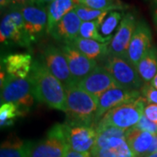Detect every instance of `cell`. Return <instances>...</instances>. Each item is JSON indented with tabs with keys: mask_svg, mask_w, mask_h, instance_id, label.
Listing matches in <instances>:
<instances>
[{
	"mask_svg": "<svg viewBox=\"0 0 157 157\" xmlns=\"http://www.w3.org/2000/svg\"><path fill=\"white\" fill-rule=\"evenodd\" d=\"M34 97L50 108L67 112V92L64 85L49 72L42 61L35 60L30 73Z\"/></svg>",
	"mask_w": 157,
	"mask_h": 157,
	"instance_id": "obj_1",
	"label": "cell"
},
{
	"mask_svg": "<svg viewBox=\"0 0 157 157\" xmlns=\"http://www.w3.org/2000/svg\"><path fill=\"white\" fill-rule=\"evenodd\" d=\"M67 92V122L76 125L91 126L94 123V117L98 109L99 98L92 95L85 90L73 84Z\"/></svg>",
	"mask_w": 157,
	"mask_h": 157,
	"instance_id": "obj_2",
	"label": "cell"
},
{
	"mask_svg": "<svg viewBox=\"0 0 157 157\" xmlns=\"http://www.w3.org/2000/svg\"><path fill=\"white\" fill-rule=\"evenodd\" d=\"M97 140L91 157H134L126 140V130L96 125Z\"/></svg>",
	"mask_w": 157,
	"mask_h": 157,
	"instance_id": "obj_3",
	"label": "cell"
},
{
	"mask_svg": "<svg viewBox=\"0 0 157 157\" xmlns=\"http://www.w3.org/2000/svg\"><path fill=\"white\" fill-rule=\"evenodd\" d=\"M25 157H64L68 149L64 124H56L46 137L38 141H26Z\"/></svg>",
	"mask_w": 157,
	"mask_h": 157,
	"instance_id": "obj_4",
	"label": "cell"
},
{
	"mask_svg": "<svg viewBox=\"0 0 157 157\" xmlns=\"http://www.w3.org/2000/svg\"><path fill=\"white\" fill-rule=\"evenodd\" d=\"M34 100L33 84L30 76L20 78L6 75L1 82V104L14 103L26 113L33 107Z\"/></svg>",
	"mask_w": 157,
	"mask_h": 157,
	"instance_id": "obj_5",
	"label": "cell"
},
{
	"mask_svg": "<svg viewBox=\"0 0 157 157\" xmlns=\"http://www.w3.org/2000/svg\"><path fill=\"white\" fill-rule=\"evenodd\" d=\"M146 103V100L140 96L135 101L114 107L104 114L96 125L112 126L128 131L139 122L143 115Z\"/></svg>",
	"mask_w": 157,
	"mask_h": 157,
	"instance_id": "obj_6",
	"label": "cell"
},
{
	"mask_svg": "<svg viewBox=\"0 0 157 157\" xmlns=\"http://www.w3.org/2000/svg\"><path fill=\"white\" fill-rule=\"evenodd\" d=\"M103 67L112 75L121 87L139 90L143 86V80L137 72V69L125 57L107 56Z\"/></svg>",
	"mask_w": 157,
	"mask_h": 157,
	"instance_id": "obj_7",
	"label": "cell"
},
{
	"mask_svg": "<svg viewBox=\"0 0 157 157\" xmlns=\"http://www.w3.org/2000/svg\"><path fill=\"white\" fill-rule=\"evenodd\" d=\"M0 41L2 44H11L27 47L31 41L26 34L24 19L19 9H10L1 20Z\"/></svg>",
	"mask_w": 157,
	"mask_h": 157,
	"instance_id": "obj_8",
	"label": "cell"
},
{
	"mask_svg": "<svg viewBox=\"0 0 157 157\" xmlns=\"http://www.w3.org/2000/svg\"><path fill=\"white\" fill-rule=\"evenodd\" d=\"M24 19L26 34L31 43L38 41L45 33H47V10L45 7L34 4L19 8Z\"/></svg>",
	"mask_w": 157,
	"mask_h": 157,
	"instance_id": "obj_9",
	"label": "cell"
},
{
	"mask_svg": "<svg viewBox=\"0 0 157 157\" xmlns=\"http://www.w3.org/2000/svg\"><path fill=\"white\" fill-rule=\"evenodd\" d=\"M42 62L53 76H55L65 88L75 84L71 74L68 62L62 52L54 45H49L45 48L42 54Z\"/></svg>",
	"mask_w": 157,
	"mask_h": 157,
	"instance_id": "obj_10",
	"label": "cell"
},
{
	"mask_svg": "<svg viewBox=\"0 0 157 157\" xmlns=\"http://www.w3.org/2000/svg\"><path fill=\"white\" fill-rule=\"evenodd\" d=\"M141 94L139 90L127 89L124 87H114L106 91L99 97V105L94 117V123L97 124L101 118L109 110L140 98Z\"/></svg>",
	"mask_w": 157,
	"mask_h": 157,
	"instance_id": "obj_11",
	"label": "cell"
},
{
	"mask_svg": "<svg viewBox=\"0 0 157 157\" xmlns=\"http://www.w3.org/2000/svg\"><path fill=\"white\" fill-rule=\"evenodd\" d=\"M68 147L80 153H91L97 140L96 129L91 126L65 123Z\"/></svg>",
	"mask_w": 157,
	"mask_h": 157,
	"instance_id": "obj_12",
	"label": "cell"
},
{
	"mask_svg": "<svg viewBox=\"0 0 157 157\" xmlns=\"http://www.w3.org/2000/svg\"><path fill=\"white\" fill-rule=\"evenodd\" d=\"M152 33L148 25L144 20L137 22V25L130 41L126 54L127 60L135 68L140 60L151 49Z\"/></svg>",
	"mask_w": 157,
	"mask_h": 157,
	"instance_id": "obj_13",
	"label": "cell"
},
{
	"mask_svg": "<svg viewBox=\"0 0 157 157\" xmlns=\"http://www.w3.org/2000/svg\"><path fill=\"white\" fill-rule=\"evenodd\" d=\"M136 25L137 22L135 16L132 13H127L108 45L107 56L126 57Z\"/></svg>",
	"mask_w": 157,
	"mask_h": 157,
	"instance_id": "obj_14",
	"label": "cell"
},
{
	"mask_svg": "<svg viewBox=\"0 0 157 157\" xmlns=\"http://www.w3.org/2000/svg\"><path fill=\"white\" fill-rule=\"evenodd\" d=\"M61 51L67 60L70 72L76 85L98 67L96 60L90 59L73 45H62Z\"/></svg>",
	"mask_w": 157,
	"mask_h": 157,
	"instance_id": "obj_15",
	"label": "cell"
},
{
	"mask_svg": "<svg viewBox=\"0 0 157 157\" xmlns=\"http://www.w3.org/2000/svg\"><path fill=\"white\" fill-rule=\"evenodd\" d=\"M77 86L98 98L107 90L121 86L105 68L99 66L86 78L80 80Z\"/></svg>",
	"mask_w": 157,
	"mask_h": 157,
	"instance_id": "obj_16",
	"label": "cell"
},
{
	"mask_svg": "<svg viewBox=\"0 0 157 157\" xmlns=\"http://www.w3.org/2000/svg\"><path fill=\"white\" fill-rule=\"evenodd\" d=\"M82 21L74 10L68 12L51 31L52 37L58 41L71 45L79 35Z\"/></svg>",
	"mask_w": 157,
	"mask_h": 157,
	"instance_id": "obj_17",
	"label": "cell"
},
{
	"mask_svg": "<svg viewBox=\"0 0 157 157\" xmlns=\"http://www.w3.org/2000/svg\"><path fill=\"white\" fill-rule=\"evenodd\" d=\"M7 74L16 78L28 77L33 68V57L29 53H13L2 59Z\"/></svg>",
	"mask_w": 157,
	"mask_h": 157,
	"instance_id": "obj_18",
	"label": "cell"
},
{
	"mask_svg": "<svg viewBox=\"0 0 157 157\" xmlns=\"http://www.w3.org/2000/svg\"><path fill=\"white\" fill-rule=\"evenodd\" d=\"M153 139V134L140 130L135 127L126 132V140L134 157L147 156Z\"/></svg>",
	"mask_w": 157,
	"mask_h": 157,
	"instance_id": "obj_19",
	"label": "cell"
},
{
	"mask_svg": "<svg viewBox=\"0 0 157 157\" xmlns=\"http://www.w3.org/2000/svg\"><path fill=\"white\" fill-rule=\"evenodd\" d=\"M108 45L109 43L103 44L96 40L84 39L81 37H78L71 44V45L83 53L85 56L93 60H97L103 57L107 56Z\"/></svg>",
	"mask_w": 157,
	"mask_h": 157,
	"instance_id": "obj_20",
	"label": "cell"
},
{
	"mask_svg": "<svg viewBox=\"0 0 157 157\" xmlns=\"http://www.w3.org/2000/svg\"><path fill=\"white\" fill-rule=\"evenodd\" d=\"M74 6L73 0H54L46 7L48 17L47 33H50L51 31L68 12L73 11Z\"/></svg>",
	"mask_w": 157,
	"mask_h": 157,
	"instance_id": "obj_21",
	"label": "cell"
},
{
	"mask_svg": "<svg viewBox=\"0 0 157 157\" xmlns=\"http://www.w3.org/2000/svg\"><path fill=\"white\" fill-rule=\"evenodd\" d=\"M136 69L144 82H152L157 74V49L155 47H151L140 59Z\"/></svg>",
	"mask_w": 157,
	"mask_h": 157,
	"instance_id": "obj_22",
	"label": "cell"
},
{
	"mask_svg": "<svg viewBox=\"0 0 157 157\" xmlns=\"http://www.w3.org/2000/svg\"><path fill=\"white\" fill-rule=\"evenodd\" d=\"M25 142L17 137L9 138L1 145L0 157H25Z\"/></svg>",
	"mask_w": 157,
	"mask_h": 157,
	"instance_id": "obj_23",
	"label": "cell"
},
{
	"mask_svg": "<svg viewBox=\"0 0 157 157\" xmlns=\"http://www.w3.org/2000/svg\"><path fill=\"white\" fill-rule=\"evenodd\" d=\"M25 114L22 109L14 103H4L0 107V126L6 128L12 126L16 119Z\"/></svg>",
	"mask_w": 157,
	"mask_h": 157,
	"instance_id": "obj_24",
	"label": "cell"
},
{
	"mask_svg": "<svg viewBox=\"0 0 157 157\" xmlns=\"http://www.w3.org/2000/svg\"><path fill=\"white\" fill-rule=\"evenodd\" d=\"M74 11L78 15V17L81 19L82 22H91L94 21L98 23L101 26V23L107 17V14L109 11H101V10H94L88 8L82 5H77L74 6Z\"/></svg>",
	"mask_w": 157,
	"mask_h": 157,
	"instance_id": "obj_25",
	"label": "cell"
},
{
	"mask_svg": "<svg viewBox=\"0 0 157 157\" xmlns=\"http://www.w3.org/2000/svg\"><path fill=\"white\" fill-rule=\"evenodd\" d=\"M100 28V25L98 23L94 21L91 22H82L80 30H79V37L84 39H93L98 42H101L103 44L110 43L112 40V36L109 37H103L100 34L98 29Z\"/></svg>",
	"mask_w": 157,
	"mask_h": 157,
	"instance_id": "obj_26",
	"label": "cell"
},
{
	"mask_svg": "<svg viewBox=\"0 0 157 157\" xmlns=\"http://www.w3.org/2000/svg\"><path fill=\"white\" fill-rule=\"evenodd\" d=\"M78 5L86 6L94 10L111 11L117 9H123L124 5L114 0H78Z\"/></svg>",
	"mask_w": 157,
	"mask_h": 157,
	"instance_id": "obj_27",
	"label": "cell"
},
{
	"mask_svg": "<svg viewBox=\"0 0 157 157\" xmlns=\"http://www.w3.org/2000/svg\"><path fill=\"white\" fill-rule=\"evenodd\" d=\"M121 12L118 11L109 12V14L105 17V19L101 23V26L99 28L101 31V33L105 37L112 36L111 34L114 31V29L116 28L118 23L121 21Z\"/></svg>",
	"mask_w": 157,
	"mask_h": 157,
	"instance_id": "obj_28",
	"label": "cell"
},
{
	"mask_svg": "<svg viewBox=\"0 0 157 157\" xmlns=\"http://www.w3.org/2000/svg\"><path fill=\"white\" fill-rule=\"evenodd\" d=\"M140 89V94L147 104H157V89L152 84L146 83Z\"/></svg>",
	"mask_w": 157,
	"mask_h": 157,
	"instance_id": "obj_29",
	"label": "cell"
},
{
	"mask_svg": "<svg viewBox=\"0 0 157 157\" xmlns=\"http://www.w3.org/2000/svg\"><path fill=\"white\" fill-rule=\"evenodd\" d=\"M135 128H137L140 130H142V131L151 133L153 135L157 134V124L151 121L150 120H148L144 114L141 116L139 122L135 126Z\"/></svg>",
	"mask_w": 157,
	"mask_h": 157,
	"instance_id": "obj_30",
	"label": "cell"
},
{
	"mask_svg": "<svg viewBox=\"0 0 157 157\" xmlns=\"http://www.w3.org/2000/svg\"><path fill=\"white\" fill-rule=\"evenodd\" d=\"M143 114L148 120L157 124V104H147L144 108Z\"/></svg>",
	"mask_w": 157,
	"mask_h": 157,
	"instance_id": "obj_31",
	"label": "cell"
},
{
	"mask_svg": "<svg viewBox=\"0 0 157 157\" xmlns=\"http://www.w3.org/2000/svg\"><path fill=\"white\" fill-rule=\"evenodd\" d=\"M32 0H11L10 9H19L20 7L31 4Z\"/></svg>",
	"mask_w": 157,
	"mask_h": 157,
	"instance_id": "obj_32",
	"label": "cell"
},
{
	"mask_svg": "<svg viewBox=\"0 0 157 157\" xmlns=\"http://www.w3.org/2000/svg\"><path fill=\"white\" fill-rule=\"evenodd\" d=\"M64 157H91V153H80L74 151L72 148L68 147L67 151Z\"/></svg>",
	"mask_w": 157,
	"mask_h": 157,
	"instance_id": "obj_33",
	"label": "cell"
},
{
	"mask_svg": "<svg viewBox=\"0 0 157 157\" xmlns=\"http://www.w3.org/2000/svg\"><path fill=\"white\" fill-rule=\"evenodd\" d=\"M154 153H157V134L154 135V139H153L151 146H150L148 152H147V155L154 154Z\"/></svg>",
	"mask_w": 157,
	"mask_h": 157,
	"instance_id": "obj_34",
	"label": "cell"
},
{
	"mask_svg": "<svg viewBox=\"0 0 157 157\" xmlns=\"http://www.w3.org/2000/svg\"><path fill=\"white\" fill-rule=\"evenodd\" d=\"M53 1L54 0H32L31 1V4H34V5H37V6L45 7V5H48L49 6L51 3L53 2Z\"/></svg>",
	"mask_w": 157,
	"mask_h": 157,
	"instance_id": "obj_35",
	"label": "cell"
},
{
	"mask_svg": "<svg viewBox=\"0 0 157 157\" xmlns=\"http://www.w3.org/2000/svg\"><path fill=\"white\" fill-rule=\"evenodd\" d=\"M11 0H0V6H1V10H3L4 8L9 7L11 5Z\"/></svg>",
	"mask_w": 157,
	"mask_h": 157,
	"instance_id": "obj_36",
	"label": "cell"
},
{
	"mask_svg": "<svg viewBox=\"0 0 157 157\" xmlns=\"http://www.w3.org/2000/svg\"><path fill=\"white\" fill-rule=\"evenodd\" d=\"M153 19H154V23H155V25L157 30V6H155L154 11H153Z\"/></svg>",
	"mask_w": 157,
	"mask_h": 157,
	"instance_id": "obj_37",
	"label": "cell"
},
{
	"mask_svg": "<svg viewBox=\"0 0 157 157\" xmlns=\"http://www.w3.org/2000/svg\"><path fill=\"white\" fill-rule=\"evenodd\" d=\"M151 84H152V86H154V87H155V88L157 89V74L155 75V77L154 78V79L152 80Z\"/></svg>",
	"mask_w": 157,
	"mask_h": 157,
	"instance_id": "obj_38",
	"label": "cell"
},
{
	"mask_svg": "<svg viewBox=\"0 0 157 157\" xmlns=\"http://www.w3.org/2000/svg\"><path fill=\"white\" fill-rule=\"evenodd\" d=\"M145 157H157V153H154V154H151V155H148Z\"/></svg>",
	"mask_w": 157,
	"mask_h": 157,
	"instance_id": "obj_39",
	"label": "cell"
},
{
	"mask_svg": "<svg viewBox=\"0 0 157 157\" xmlns=\"http://www.w3.org/2000/svg\"><path fill=\"white\" fill-rule=\"evenodd\" d=\"M149 1H151V2H153V3H155V4L157 6V0H149Z\"/></svg>",
	"mask_w": 157,
	"mask_h": 157,
	"instance_id": "obj_40",
	"label": "cell"
}]
</instances>
